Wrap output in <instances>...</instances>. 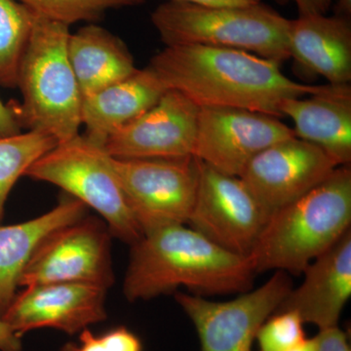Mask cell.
I'll use <instances>...</instances> for the list:
<instances>
[{
    "label": "cell",
    "mask_w": 351,
    "mask_h": 351,
    "mask_svg": "<svg viewBox=\"0 0 351 351\" xmlns=\"http://www.w3.org/2000/svg\"><path fill=\"white\" fill-rule=\"evenodd\" d=\"M147 66L166 89L184 94L199 108H243L278 119L284 101L323 87L295 82L284 75L280 64L232 48L165 46Z\"/></svg>",
    "instance_id": "1"
},
{
    "label": "cell",
    "mask_w": 351,
    "mask_h": 351,
    "mask_svg": "<svg viewBox=\"0 0 351 351\" xmlns=\"http://www.w3.org/2000/svg\"><path fill=\"white\" fill-rule=\"evenodd\" d=\"M186 226L158 228L131 245L123 281L129 302L149 301L180 287L202 297L251 290L256 272L250 258L230 253Z\"/></svg>",
    "instance_id": "2"
},
{
    "label": "cell",
    "mask_w": 351,
    "mask_h": 351,
    "mask_svg": "<svg viewBox=\"0 0 351 351\" xmlns=\"http://www.w3.org/2000/svg\"><path fill=\"white\" fill-rule=\"evenodd\" d=\"M350 225L351 168L339 166L306 195L270 215L249 255L254 270L302 274Z\"/></svg>",
    "instance_id": "3"
},
{
    "label": "cell",
    "mask_w": 351,
    "mask_h": 351,
    "mask_svg": "<svg viewBox=\"0 0 351 351\" xmlns=\"http://www.w3.org/2000/svg\"><path fill=\"white\" fill-rule=\"evenodd\" d=\"M69 25L36 15L21 61L17 87L22 103L11 104L22 129L66 142L80 135L82 96L68 54Z\"/></svg>",
    "instance_id": "4"
},
{
    "label": "cell",
    "mask_w": 351,
    "mask_h": 351,
    "mask_svg": "<svg viewBox=\"0 0 351 351\" xmlns=\"http://www.w3.org/2000/svg\"><path fill=\"white\" fill-rule=\"evenodd\" d=\"M166 46L204 45L246 51L280 64L291 59L286 19L267 4L208 8L167 1L152 13Z\"/></svg>",
    "instance_id": "5"
},
{
    "label": "cell",
    "mask_w": 351,
    "mask_h": 351,
    "mask_svg": "<svg viewBox=\"0 0 351 351\" xmlns=\"http://www.w3.org/2000/svg\"><path fill=\"white\" fill-rule=\"evenodd\" d=\"M101 145L84 135L59 143L32 163L24 177L49 182L100 215L112 237L128 244L143 233L136 223Z\"/></svg>",
    "instance_id": "6"
},
{
    "label": "cell",
    "mask_w": 351,
    "mask_h": 351,
    "mask_svg": "<svg viewBox=\"0 0 351 351\" xmlns=\"http://www.w3.org/2000/svg\"><path fill=\"white\" fill-rule=\"evenodd\" d=\"M108 161L143 235L188 223L197 189L195 156Z\"/></svg>",
    "instance_id": "7"
},
{
    "label": "cell",
    "mask_w": 351,
    "mask_h": 351,
    "mask_svg": "<svg viewBox=\"0 0 351 351\" xmlns=\"http://www.w3.org/2000/svg\"><path fill=\"white\" fill-rule=\"evenodd\" d=\"M112 233L103 219L84 218L57 228L36 247L19 287L82 283L108 290L114 282Z\"/></svg>",
    "instance_id": "8"
},
{
    "label": "cell",
    "mask_w": 351,
    "mask_h": 351,
    "mask_svg": "<svg viewBox=\"0 0 351 351\" xmlns=\"http://www.w3.org/2000/svg\"><path fill=\"white\" fill-rule=\"evenodd\" d=\"M292 288L287 272L276 271L260 287L230 301L213 302L182 292L175 297L195 325L201 351H253L258 329Z\"/></svg>",
    "instance_id": "9"
},
{
    "label": "cell",
    "mask_w": 351,
    "mask_h": 351,
    "mask_svg": "<svg viewBox=\"0 0 351 351\" xmlns=\"http://www.w3.org/2000/svg\"><path fill=\"white\" fill-rule=\"evenodd\" d=\"M197 161V189L189 228L237 255L249 257L269 216L241 178Z\"/></svg>",
    "instance_id": "10"
},
{
    "label": "cell",
    "mask_w": 351,
    "mask_h": 351,
    "mask_svg": "<svg viewBox=\"0 0 351 351\" xmlns=\"http://www.w3.org/2000/svg\"><path fill=\"white\" fill-rule=\"evenodd\" d=\"M294 137L292 128L267 113L200 108L193 156L219 172L240 177L260 152Z\"/></svg>",
    "instance_id": "11"
},
{
    "label": "cell",
    "mask_w": 351,
    "mask_h": 351,
    "mask_svg": "<svg viewBox=\"0 0 351 351\" xmlns=\"http://www.w3.org/2000/svg\"><path fill=\"white\" fill-rule=\"evenodd\" d=\"M337 167L317 145L294 137L260 152L240 178L269 217L306 195Z\"/></svg>",
    "instance_id": "12"
},
{
    "label": "cell",
    "mask_w": 351,
    "mask_h": 351,
    "mask_svg": "<svg viewBox=\"0 0 351 351\" xmlns=\"http://www.w3.org/2000/svg\"><path fill=\"white\" fill-rule=\"evenodd\" d=\"M198 113L188 97L167 90L154 107L110 136L103 149L119 159L193 156Z\"/></svg>",
    "instance_id": "13"
},
{
    "label": "cell",
    "mask_w": 351,
    "mask_h": 351,
    "mask_svg": "<svg viewBox=\"0 0 351 351\" xmlns=\"http://www.w3.org/2000/svg\"><path fill=\"white\" fill-rule=\"evenodd\" d=\"M107 292L82 283L27 286L16 294L2 320L20 338L44 328L77 334L107 320Z\"/></svg>",
    "instance_id": "14"
},
{
    "label": "cell",
    "mask_w": 351,
    "mask_h": 351,
    "mask_svg": "<svg viewBox=\"0 0 351 351\" xmlns=\"http://www.w3.org/2000/svg\"><path fill=\"white\" fill-rule=\"evenodd\" d=\"M302 274L301 285L292 288L277 311H295L304 324L319 330L339 326L351 297V230L309 263Z\"/></svg>",
    "instance_id": "15"
},
{
    "label": "cell",
    "mask_w": 351,
    "mask_h": 351,
    "mask_svg": "<svg viewBox=\"0 0 351 351\" xmlns=\"http://www.w3.org/2000/svg\"><path fill=\"white\" fill-rule=\"evenodd\" d=\"M281 117L294 122L295 137L317 145L338 166L351 163V86L323 85L306 98L288 99Z\"/></svg>",
    "instance_id": "16"
},
{
    "label": "cell",
    "mask_w": 351,
    "mask_h": 351,
    "mask_svg": "<svg viewBox=\"0 0 351 351\" xmlns=\"http://www.w3.org/2000/svg\"><path fill=\"white\" fill-rule=\"evenodd\" d=\"M291 58L331 84L351 80V23L332 15H299L290 20Z\"/></svg>",
    "instance_id": "17"
},
{
    "label": "cell",
    "mask_w": 351,
    "mask_h": 351,
    "mask_svg": "<svg viewBox=\"0 0 351 351\" xmlns=\"http://www.w3.org/2000/svg\"><path fill=\"white\" fill-rule=\"evenodd\" d=\"M167 91L149 66L82 99L85 137L101 145L115 132L137 119L158 103Z\"/></svg>",
    "instance_id": "18"
},
{
    "label": "cell",
    "mask_w": 351,
    "mask_h": 351,
    "mask_svg": "<svg viewBox=\"0 0 351 351\" xmlns=\"http://www.w3.org/2000/svg\"><path fill=\"white\" fill-rule=\"evenodd\" d=\"M87 209L82 201L66 195L41 216L16 225H0L1 319L18 293L21 276L38 245L53 230L84 218Z\"/></svg>",
    "instance_id": "19"
},
{
    "label": "cell",
    "mask_w": 351,
    "mask_h": 351,
    "mask_svg": "<svg viewBox=\"0 0 351 351\" xmlns=\"http://www.w3.org/2000/svg\"><path fill=\"white\" fill-rule=\"evenodd\" d=\"M68 54L82 99L133 75V55L123 41L100 25L69 34Z\"/></svg>",
    "instance_id": "20"
},
{
    "label": "cell",
    "mask_w": 351,
    "mask_h": 351,
    "mask_svg": "<svg viewBox=\"0 0 351 351\" xmlns=\"http://www.w3.org/2000/svg\"><path fill=\"white\" fill-rule=\"evenodd\" d=\"M36 13L17 0H0V86L17 87Z\"/></svg>",
    "instance_id": "21"
},
{
    "label": "cell",
    "mask_w": 351,
    "mask_h": 351,
    "mask_svg": "<svg viewBox=\"0 0 351 351\" xmlns=\"http://www.w3.org/2000/svg\"><path fill=\"white\" fill-rule=\"evenodd\" d=\"M57 145L54 138L34 131L0 138V223L16 182L24 177L32 163Z\"/></svg>",
    "instance_id": "22"
},
{
    "label": "cell",
    "mask_w": 351,
    "mask_h": 351,
    "mask_svg": "<svg viewBox=\"0 0 351 351\" xmlns=\"http://www.w3.org/2000/svg\"><path fill=\"white\" fill-rule=\"evenodd\" d=\"M36 15L71 25L78 22H97L110 9L135 7L145 0H17Z\"/></svg>",
    "instance_id": "23"
},
{
    "label": "cell",
    "mask_w": 351,
    "mask_h": 351,
    "mask_svg": "<svg viewBox=\"0 0 351 351\" xmlns=\"http://www.w3.org/2000/svg\"><path fill=\"white\" fill-rule=\"evenodd\" d=\"M304 322L293 311H277L272 313L256 337L258 351H290L306 339Z\"/></svg>",
    "instance_id": "24"
},
{
    "label": "cell",
    "mask_w": 351,
    "mask_h": 351,
    "mask_svg": "<svg viewBox=\"0 0 351 351\" xmlns=\"http://www.w3.org/2000/svg\"><path fill=\"white\" fill-rule=\"evenodd\" d=\"M76 351H144V346L137 335L124 326L101 335H95L87 328L80 332Z\"/></svg>",
    "instance_id": "25"
},
{
    "label": "cell",
    "mask_w": 351,
    "mask_h": 351,
    "mask_svg": "<svg viewBox=\"0 0 351 351\" xmlns=\"http://www.w3.org/2000/svg\"><path fill=\"white\" fill-rule=\"evenodd\" d=\"M313 339L315 351H351L348 334L339 326L319 330Z\"/></svg>",
    "instance_id": "26"
},
{
    "label": "cell",
    "mask_w": 351,
    "mask_h": 351,
    "mask_svg": "<svg viewBox=\"0 0 351 351\" xmlns=\"http://www.w3.org/2000/svg\"><path fill=\"white\" fill-rule=\"evenodd\" d=\"M22 130L12 106L5 105L0 100V138L16 135Z\"/></svg>",
    "instance_id": "27"
},
{
    "label": "cell",
    "mask_w": 351,
    "mask_h": 351,
    "mask_svg": "<svg viewBox=\"0 0 351 351\" xmlns=\"http://www.w3.org/2000/svg\"><path fill=\"white\" fill-rule=\"evenodd\" d=\"M281 4L294 2L299 15H326L332 5V0H276Z\"/></svg>",
    "instance_id": "28"
},
{
    "label": "cell",
    "mask_w": 351,
    "mask_h": 351,
    "mask_svg": "<svg viewBox=\"0 0 351 351\" xmlns=\"http://www.w3.org/2000/svg\"><path fill=\"white\" fill-rule=\"evenodd\" d=\"M168 1L184 2L193 5L208 7V8H235L248 7L261 3L262 0H168Z\"/></svg>",
    "instance_id": "29"
},
{
    "label": "cell",
    "mask_w": 351,
    "mask_h": 351,
    "mask_svg": "<svg viewBox=\"0 0 351 351\" xmlns=\"http://www.w3.org/2000/svg\"><path fill=\"white\" fill-rule=\"evenodd\" d=\"M22 338L0 318V351H22Z\"/></svg>",
    "instance_id": "30"
},
{
    "label": "cell",
    "mask_w": 351,
    "mask_h": 351,
    "mask_svg": "<svg viewBox=\"0 0 351 351\" xmlns=\"http://www.w3.org/2000/svg\"><path fill=\"white\" fill-rule=\"evenodd\" d=\"M334 15L339 16V17L351 18V0H336L334 6Z\"/></svg>",
    "instance_id": "31"
},
{
    "label": "cell",
    "mask_w": 351,
    "mask_h": 351,
    "mask_svg": "<svg viewBox=\"0 0 351 351\" xmlns=\"http://www.w3.org/2000/svg\"><path fill=\"white\" fill-rule=\"evenodd\" d=\"M290 351H315V341L314 339H306L304 341Z\"/></svg>",
    "instance_id": "32"
},
{
    "label": "cell",
    "mask_w": 351,
    "mask_h": 351,
    "mask_svg": "<svg viewBox=\"0 0 351 351\" xmlns=\"http://www.w3.org/2000/svg\"><path fill=\"white\" fill-rule=\"evenodd\" d=\"M76 350H77V345L73 343H66L62 346L59 351H76Z\"/></svg>",
    "instance_id": "33"
}]
</instances>
